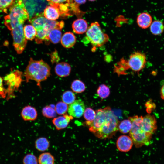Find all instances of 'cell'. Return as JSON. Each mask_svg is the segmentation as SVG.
<instances>
[{"label": "cell", "mask_w": 164, "mask_h": 164, "mask_svg": "<svg viewBox=\"0 0 164 164\" xmlns=\"http://www.w3.org/2000/svg\"><path fill=\"white\" fill-rule=\"evenodd\" d=\"M15 0H0V10L6 12Z\"/></svg>", "instance_id": "obj_33"}, {"label": "cell", "mask_w": 164, "mask_h": 164, "mask_svg": "<svg viewBox=\"0 0 164 164\" xmlns=\"http://www.w3.org/2000/svg\"><path fill=\"white\" fill-rule=\"evenodd\" d=\"M85 109L84 102L81 100H75L69 104L67 111L69 115L73 117L79 118L83 114Z\"/></svg>", "instance_id": "obj_9"}, {"label": "cell", "mask_w": 164, "mask_h": 164, "mask_svg": "<svg viewBox=\"0 0 164 164\" xmlns=\"http://www.w3.org/2000/svg\"><path fill=\"white\" fill-rule=\"evenodd\" d=\"M73 117L67 114L55 117L53 120L52 122L56 129L60 130L66 128Z\"/></svg>", "instance_id": "obj_12"}, {"label": "cell", "mask_w": 164, "mask_h": 164, "mask_svg": "<svg viewBox=\"0 0 164 164\" xmlns=\"http://www.w3.org/2000/svg\"><path fill=\"white\" fill-rule=\"evenodd\" d=\"M35 147L38 151L44 152L49 149L50 147V142L46 138L40 137L36 141Z\"/></svg>", "instance_id": "obj_22"}, {"label": "cell", "mask_w": 164, "mask_h": 164, "mask_svg": "<svg viewBox=\"0 0 164 164\" xmlns=\"http://www.w3.org/2000/svg\"><path fill=\"white\" fill-rule=\"evenodd\" d=\"M150 26L151 32L155 35H158L162 34L164 30V24L159 20L154 21L152 22Z\"/></svg>", "instance_id": "obj_20"}, {"label": "cell", "mask_w": 164, "mask_h": 164, "mask_svg": "<svg viewBox=\"0 0 164 164\" xmlns=\"http://www.w3.org/2000/svg\"><path fill=\"white\" fill-rule=\"evenodd\" d=\"M96 112L92 109L90 108H86L83 113L84 118L87 121H92L95 118L96 116Z\"/></svg>", "instance_id": "obj_32"}, {"label": "cell", "mask_w": 164, "mask_h": 164, "mask_svg": "<svg viewBox=\"0 0 164 164\" xmlns=\"http://www.w3.org/2000/svg\"><path fill=\"white\" fill-rule=\"evenodd\" d=\"M146 62L145 54L140 52L133 53L127 60L122 58L116 65L118 70L122 74H124L125 71L130 69L132 71L138 73L145 67Z\"/></svg>", "instance_id": "obj_5"}, {"label": "cell", "mask_w": 164, "mask_h": 164, "mask_svg": "<svg viewBox=\"0 0 164 164\" xmlns=\"http://www.w3.org/2000/svg\"><path fill=\"white\" fill-rule=\"evenodd\" d=\"M23 164H38L37 157L32 153L26 155L23 159Z\"/></svg>", "instance_id": "obj_31"}, {"label": "cell", "mask_w": 164, "mask_h": 164, "mask_svg": "<svg viewBox=\"0 0 164 164\" xmlns=\"http://www.w3.org/2000/svg\"><path fill=\"white\" fill-rule=\"evenodd\" d=\"M142 125L145 132L152 135L157 129L156 120L153 115L147 114L143 117Z\"/></svg>", "instance_id": "obj_10"}, {"label": "cell", "mask_w": 164, "mask_h": 164, "mask_svg": "<svg viewBox=\"0 0 164 164\" xmlns=\"http://www.w3.org/2000/svg\"><path fill=\"white\" fill-rule=\"evenodd\" d=\"M133 145L132 140L131 137L126 135L119 136L116 141V146L120 151L127 152L132 149Z\"/></svg>", "instance_id": "obj_11"}, {"label": "cell", "mask_w": 164, "mask_h": 164, "mask_svg": "<svg viewBox=\"0 0 164 164\" xmlns=\"http://www.w3.org/2000/svg\"><path fill=\"white\" fill-rule=\"evenodd\" d=\"M43 13L35 15L29 19L36 31L43 29L47 21V19L43 16Z\"/></svg>", "instance_id": "obj_13"}, {"label": "cell", "mask_w": 164, "mask_h": 164, "mask_svg": "<svg viewBox=\"0 0 164 164\" xmlns=\"http://www.w3.org/2000/svg\"><path fill=\"white\" fill-rule=\"evenodd\" d=\"M76 42V38L73 33L70 32H65L61 37V42L62 46L67 48L73 46Z\"/></svg>", "instance_id": "obj_18"}, {"label": "cell", "mask_w": 164, "mask_h": 164, "mask_svg": "<svg viewBox=\"0 0 164 164\" xmlns=\"http://www.w3.org/2000/svg\"><path fill=\"white\" fill-rule=\"evenodd\" d=\"M43 14L46 19L52 20L57 19L60 15L57 8L52 6L46 7L44 9Z\"/></svg>", "instance_id": "obj_19"}, {"label": "cell", "mask_w": 164, "mask_h": 164, "mask_svg": "<svg viewBox=\"0 0 164 164\" xmlns=\"http://www.w3.org/2000/svg\"><path fill=\"white\" fill-rule=\"evenodd\" d=\"M132 127V122L129 119L122 121L119 124L118 126L120 132L123 134H126L129 132Z\"/></svg>", "instance_id": "obj_27"}, {"label": "cell", "mask_w": 164, "mask_h": 164, "mask_svg": "<svg viewBox=\"0 0 164 164\" xmlns=\"http://www.w3.org/2000/svg\"><path fill=\"white\" fill-rule=\"evenodd\" d=\"M71 70L70 65L68 63L64 62L57 64L55 68L56 74L61 77L68 76L70 73Z\"/></svg>", "instance_id": "obj_16"}, {"label": "cell", "mask_w": 164, "mask_h": 164, "mask_svg": "<svg viewBox=\"0 0 164 164\" xmlns=\"http://www.w3.org/2000/svg\"><path fill=\"white\" fill-rule=\"evenodd\" d=\"M56 113L59 115H63L65 114L68 110L67 104L63 101L58 102L55 106Z\"/></svg>", "instance_id": "obj_30"}, {"label": "cell", "mask_w": 164, "mask_h": 164, "mask_svg": "<svg viewBox=\"0 0 164 164\" xmlns=\"http://www.w3.org/2000/svg\"><path fill=\"white\" fill-rule=\"evenodd\" d=\"M137 22L139 27L147 29L149 27L152 22V18L150 14L147 12H142L138 16Z\"/></svg>", "instance_id": "obj_14"}, {"label": "cell", "mask_w": 164, "mask_h": 164, "mask_svg": "<svg viewBox=\"0 0 164 164\" xmlns=\"http://www.w3.org/2000/svg\"><path fill=\"white\" fill-rule=\"evenodd\" d=\"M75 94L70 91H67L64 92L62 96V101L67 104H71L75 100Z\"/></svg>", "instance_id": "obj_28"}, {"label": "cell", "mask_w": 164, "mask_h": 164, "mask_svg": "<svg viewBox=\"0 0 164 164\" xmlns=\"http://www.w3.org/2000/svg\"><path fill=\"white\" fill-rule=\"evenodd\" d=\"M23 32L25 37L27 40H32L35 38L37 31L32 25H26L23 27Z\"/></svg>", "instance_id": "obj_23"}, {"label": "cell", "mask_w": 164, "mask_h": 164, "mask_svg": "<svg viewBox=\"0 0 164 164\" xmlns=\"http://www.w3.org/2000/svg\"><path fill=\"white\" fill-rule=\"evenodd\" d=\"M86 0H74L75 2L78 4H82L85 2Z\"/></svg>", "instance_id": "obj_36"}, {"label": "cell", "mask_w": 164, "mask_h": 164, "mask_svg": "<svg viewBox=\"0 0 164 164\" xmlns=\"http://www.w3.org/2000/svg\"><path fill=\"white\" fill-rule=\"evenodd\" d=\"M96 116L92 121L85 122L89 130L97 138H111L118 130L119 121L109 107L96 111Z\"/></svg>", "instance_id": "obj_1"}, {"label": "cell", "mask_w": 164, "mask_h": 164, "mask_svg": "<svg viewBox=\"0 0 164 164\" xmlns=\"http://www.w3.org/2000/svg\"><path fill=\"white\" fill-rule=\"evenodd\" d=\"M72 27L73 30L75 33L82 34L87 31L88 29V25L85 20L80 19L73 22Z\"/></svg>", "instance_id": "obj_17"}, {"label": "cell", "mask_w": 164, "mask_h": 164, "mask_svg": "<svg viewBox=\"0 0 164 164\" xmlns=\"http://www.w3.org/2000/svg\"><path fill=\"white\" fill-rule=\"evenodd\" d=\"M42 114L43 115L48 118H52L56 117V113L55 110V106L52 105L44 107L42 110Z\"/></svg>", "instance_id": "obj_26"}, {"label": "cell", "mask_w": 164, "mask_h": 164, "mask_svg": "<svg viewBox=\"0 0 164 164\" xmlns=\"http://www.w3.org/2000/svg\"><path fill=\"white\" fill-rule=\"evenodd\" d=\"M21 114L22 118L26 121L34 120L37 117V112L36 109L29 105L23 108Z\"/></svg>", "instance_id": "obj_15"}, {"label": "cell", "mask_w": 164, "mask_h": 164, "mask_svg": "<svg viewBox=\"0 0 164 164\" xmlns=\"http://www.w3.org/2000/svg\"><path fill=\"white\" fill-rule=\"evenodd\" d=\"M38 164H54L55 159L54 156L49 152H44L39 155Z\"/></svg>", "instance_id": "obj_21"}, {"label": "cell", "mask_w": 164, "mask_h": 164, "mask_svg": "<svg viewBox=\"0 0 164 164\" xmlns=\"http://www.w3.org/2000/svg\"><path fill=\"white\" fill-rule=\"evenodd\" d=\"M143 117L135 115L129 117L132 127L129 135L135 146L137 148L143 145H148L151 143L152 135L145 132L142 127Z\"/></svg>", "instance_id": "obj_4"}, {"label": "cell", "mask_w": 164, "mask_h": 164, "mask_svg": "<svg viewBox=\"0 0 164 164\" xmlns=\"http://www.w3.org/2000/svg\"><path fill=\"white\" fill-rule=\"evenodd\" d=\"M3 79L0 77V96L5 98L7 95L6 89H5L3 84Z\"/></svg>", "instance_id": "obj_34"}, {"label": "cell", "mask_w": 164, "mask_h": 164, "mask_svg": "<svg viewBox=\"0 0 164 164\" xmlns=\"http://www.w3.org/2000/svg\"><path fill=\"white\" fill-rule=\"evenodd\" d=\"M71 88L73 92L77 93H80L85 91L86 87L84 83L81 81L76 80L72 83Z\"/></svg>", "instance_id": "obj_25"}, {"label": "cell", "mask_w": 164, "mask_h": 164, "mask_svg": "<svg viewBox=\"0 0 164 164\" xmlns=\"http://www.w3.org/2000/svg\"><path fill=\"white\" fill-rule=\"evenodd\" d=\"M25 1V7L29 14V19L43 13L41 12L46 5L44 0H26Z\"/></svg>", "instance_id": "obj_8"}, {"label": "cell", "mask_w": 164, "mask_h": 164, "mask_svg": "<svg viewBox=\"0 0 164 164\" xmlns=\"http://www.w3.org/2000/svg\"><path fill=\"white\" fill-rule=\"evenodd\" d=\"M49 2H52L54 3H59V0H46Z\"/></svg>", "instance_id": "obj_37"}, {"label": "cell", "mask_w": 164, "mask_h": 164, "mask_svg": "<svg viewBox=\"0 0 164 164\" xmlns=\"http://www.w3.org/2000/svg\"><path fill=\"white\" fill-rule=\"evenodd\" d=\"M97 95L102 99L107 97L110 94L109 87L104 84L100 85L97 91Z\"/></svg>", "instance_id": "obj_29"}, {"label": "cell", "mask_w": 164, "mask_h": 164, "mask_svg": "<svg viewBox=\"0 0 164 164\" xmlns=\"http://www.w3.org/2000/svg\"><path fill=\"white\" fill-rule=\"evenodd\" d=\"M90 1H94V0H89Z\"/></svg>", "instance_id": "obj_38"}, {"label": "cell", "mask_w": 164, "mask_h": 164, "mask_svg": "<svg viewBox=\"0 0 164 164\" xmlns=\"http://www.w3.org/2000/svg\"><path fill=\"white\" fill-rule=\"evenodd\" d=\"M61 30L58 29H54L51 30L48 36L49 41H50L54 44L58 43L60 41L62 37Z\"/></svg>", "instance_id": "obj_24"}, {"label": "cell", "mask_w": 164, "mask_h": 164, "mask_svg": "<svg viewBox=\"0 0 164 164\" xmlns=\"http://www.w3.org/2000/svg\"><path fill=\"white\" fill-rule=\"evenodd\" d=\"M50 69L48 64L42 60H36L31 58L24 75L27 82L29 80H34L40 87V82L46 80L50 76Z\"/></svg>", "instance_id": "obj_2"}, {"label": "cell", "mask_w": 164, "mask_h": 164, "mask_svg": "<svg viewBox=\"0 0 164 164\" xmlns=\"http://www.w3.org/2000/svg\"><path fill=\"white\" fill-rule=\"evenodd\" d=\"M161 98L164 100V84L162 87L160 91Z\"/></svg>", "instance_id": "obj_35"}, {"label": "cell", "mask_w": 164, "mask_h": 164, "mask_svg": "<svg viewBox=\"0 0 164 164\" xmlns=\"http://www.w3.org/2000/svg\"><path fill=\"white\" fill-rule=\"evenodd\" d=\"M24 0H15L10 7L9 14L4 17L5 26L10 30L29 19L28 13L25 8Z\"/></svg>", "instance_id": "obj_3"}, {"label": "cell", "mask_w": 164, "mask_h": 164, "mask_svg": "<svg viewBox=\"0 0 164 164\" xmlns=\"http://www.w3.org/2000/svg\"><path fill=\"white\" fill-rule=\"evenodd\" d=\"M85 39L92 46V51L97 48L100 47L106 44L109 40L108 36L104 33L100 25L97 22L92 23L86 31Z\"/></svg>", "instance_id": "obj_6"}, {"label": "cell", "mask_w": 164, "mask_h": 164, "mask_svg": "<svg viewBox=\"0 0 164 164\" xmlns=\"http://www.w3.org/2000/svg\"><path fill=\"white\" fill-rule=\"evenodd\" d=\"M22 74L21 71L16 70L4 77V80L8 86L6 91L8 99L14 96V91L18 89L22 81Z\"/></svg>", "instance_id": "obj_7"}]
</instances>
